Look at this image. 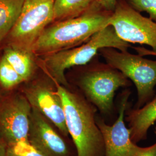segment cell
Instances as JSON below:
<instances>
[{"label": "cell", "instance_id": "21", "mask_svg": "<svg viewBox=\"0 0 156 156\" xmlns=\"http://www.w3.org/2000/svg\"><path fill=\"white\" fill-rule=\"evenodd\" d=\"M8 144L5 141L0 138V156H6Z\"/></svg>", "mask_w": 156, "mask_h": 156}, {"label": "cell", "instance_id": "14", "mask_svg": "<svg viewBox=\"0 0 156 156\" xmlns=\"http://www.w3.org/2000/svg\"><path fill=\"white\" fill-rule=\"evenodd\" d=\"M100 1L55 0V22L79 16L95 6L100 5Z\"/></svg>", "mask_w": 156, "mask_h": 156}, {"label": "cell", "instance_id": "20", "mask_svg": "<svg viewBox=\"0 0 156 156\" xmlns=\"http://www.w3.org/2000/svg\"><path fill=\"white\" fill-rule=\"evenodd\" d=\"M118 0H100L101 7L108 11L113 12L115 9Z\"/></svg>", "mask_w": 156, "mask_h": 156}, {"label": "cell", "instance_id": "18", "mask_svg": "<svg viewBox=\"0 0 156 156\" xmlns=\"http://www.w3.org/2000/svg\"><path fill=\"white\" fill-rule=\"evenodd\" d=\"M133 9L139 12H145L149 18L156 22V0H126Z\"/></svg>", "mask_w": 156, "mask_h": 156}, {"label": "cell", "instance_id": "5", "mask_svg": "<svg viewBox=\"0 0 156 156\" xmlns=\"http://www.w3.org/2000/svg\"><path fill=\"white\" fill-rule=\"evenodd\" d=\"M101 55L107 64L116 69L135 84L138 100L135 108L144 106L155 96L156 60L132 54L127 50L106 48L101 49Z\"/></svg>", "mask_w": 156, "mask_h": 156}, {"label": "cell", "instance_id": "23", "mask_svg": "<svg viewBox=\"0 0 156 156\" xmlns=\"http://www.w3.org/2000/svg\"><path fill=\"white\" fill-rule=\"evenodd\" d=\"M154 133H155V134H156V128H155V131H154Z\"/></svg>", "mask_w": 156, "mask_h": 156}, {"label": "cell", "instance_id": "8", "mask_svg": "<svg viewBox=\"0 0 156 156\" xmlns=\"http://www.w3.org/2000/svg\"><path fill=\"white\" fill-rule=\"evenodd\" d=\"M57 84L46 73L44 78L35 80L26 85L22 90V93L32 108L48 119L64 135L69 137L62 102L57 92Z\"/></svg>", "mask_w": 156, "mask_h": 156}, {"label": "cell", "instance_id": "7", "mask_svg": "<svg viewBox=\"0 0 156 156\" xmlns=\"http://www.w3.org/2000/svg\"><path fill=\"white\" fill-rule=\"evenodd\" d=\"M55 0H24L16 24L8 34L9 45L32 52L41 34L55 22Z\"/></svg>", "mask_w": 156, "mask_h": 156}, {"label": "cell", "instance_id": "12", "mask_svg": "<svg viewBox=\"0 0 156 156\" xmlns=\"http://www.w3.org/2000/svg\"><path fill=\"white\" fill-rule=\"evenodd\" d=\"M126 116L132 140L137 144L146 140L149 129L156 122V95L144 106L127 110Z\"/></svg>", "mask_w": 156, "mask_h": 156}, {"label": "cell", "instance_id": "4", "mask_svg": "<svg viewBox=\"0 0 156 156\" xmlns=\"http://www.w3.org/2000/svg\"><path fill=\"white\" fill-rule=\"evenodd\" d=\"M94 60V59H93ZM92 60L80 67L75 80L78 89L102 114L108 115L113 109L117 90L131 85L123 73L107 63Z\"/></svg>", "mask_w": 156, "mask_h": 156}, {"label": "cell", "instance_id": "2", "mask_svg": "<svg viewBox=\"0 0 156 156\" xmlns=\"http://www.w3.org/2000/svg\"><path fill=\"white\" fill-rule=\"evenodd\" d=\"M66 123L78 156H105L103 137L97 123V109L77 89L57 84Z\"/></svg>", "mask_w": 156, "mask_h": 156}, {"label": "cell", "instance_id": "17", "mask_svg": "<svg viewBox=\"0 0 156 156\" xmlns=\"http://www.w3.org/2000/svg\"><path fill=\"white\" fill-rule=\"evenodd\" d=\"M6 156H44L29 142H19L8 145Z\"/></svg>", "mask_w": 156, "mask_h": 156}, {"label": "cell", "instance_id": "22", "mask_svg": "<svg viewBox=\"0 0 156 156\" xmlns=\"http://www.w3.org/2000/svg\"><path fill=\"white\" fill-rule=\"evenodd\" d=\"M2 99H3V97H2V96L1 95V93H0V102H1V101L2 100Z\"/></svg>", "mask_w": 156, "mask_h": 156}, {"label": "cell", "instance_id": "16", "mask_svg": "<svg viewBox=\"0 0 156 156\" xmlns=\"http://www.w3.org/2000/svg\"><path fill=\"white\" fill-rule=\"evenodd\" d=\"M24 82L22 77L3 56L0 60V84L6 90L15 87Z\"/></svg>", "mask_w": 156, "mask_h": 156}, {"label": "cell", "instance_id": "10", "mask_svg": "<svg viewBox=\"0 0 156 156\" xmlns=\"http://www.w3.org/2000/svg\"><path fill=\"white\" fill-rule=\"evenodd\" d=\"M31 110L22 93L3 98L0 102V138L8 145L28 142Z\"/></svg>", "mask_w": 156, "mask_h": 156}, {"label": "cell", "instance_id": "19", "mask_svg": "<svg viewBox=\"0 0 156 156\" xmlns=\"http://www.w3.org/2000/svg\"><path fill=\"white\" fill-rule=\"evenodd\" d=\"M134 156H156V143L145 147L139 146Z\"/></svg>", "mask_w": 156, "mask_h": 156}, {"label": "cell", "instance_id": "3", "mask_svg": "<svg viewBox=\"0 0 156 156\" xmlns=\"http://www.w3.org/2000/svg\"><path fill=\"white\" fill-rule=\"evenodd\" d=\"M131 45L120 39L109 25L102 28L86 42L69 49L41 56L42 67L46 74L57 83L69 87L66 71L72 67L89 64L100 53L101 49L112 48L127 50Z\"/></svg>", "mask_w": 156, "mask_h": 156}, {"label": "cell", "instance_id": "1", "mask_svg": "<svg viewBox=\"0 0 156 156\" xmlns=\"http://www.w3.org/2000/svg\"><path fill=\"white\" fill-rule=\"evenodd\" d=\"M112 13L98 5L78 16L54 22L35 41L32 52L41 57L82 45L109 26Z\"/></svg>", "mask_w": 156, "mask_h": 156}, {"label": "cell", "instance_id": "15", "mask_svg": "<svg viewBox=\"0 0 156 156\" xmlns=\"http://www.w3.org/2000/svg\"><path fill=\"white\" fill-rule=\"evenodd\" d=\"M24 0H0V41L8 35L16 24Z\"/></svg>", "mask_w": 156, "mask_h": 156}, {"label": "cell", "instance_id": "11", "mask_svg": "<svg viewBox=\"0 0 156 156\" xmlns=\"http://www.w3.org/2000/svg\"><path fill=\"white\" fill-rule=\"evenodd\" d=\"M130 94L129 90L123 91L119 115L112 125L107 124L102 119L97 117V123L104 140L105 156H134L139 147L131 140L130 130L124 122Z\"/></svg>", "mask_w": 156, "mask_h": 156}, {"label": "cell", "instance_id": "6", "mask_svg": "<svg viewBox=\"0 0 156 156\" xmlns=\"http://www.w3.org/2000/svg\"><path fill=\"white\" fill-rule=\"evenodd\" d=\"M109 25L119 37L129 44L147 45L152 50L134 47L142 56H156V22L142 15L126 0H118L112 13Z\"/></svg>", "mask_w": 156, "mask_h": 156}, {"label": "cell", "instance_id": "13", "mask_svg": "<svg viewBox=\"0 0 156 156\" xmlns=\"http://www.w3.org/2000/svg\"><path fill=\"white\" fill-rule=\"evenodd\" d=\"M33 54L31 51L9 45L4 50L3 56L25 82L31 78L35 69Z\"/></svg>", "mask_w": 156, "mask_h": 156}, {"label": "cell", "instance_id": "9", "mask_svg": "<svg viewBox=\"0 0 156 156\" xmlns=\"http://www.w3.org/2000/svg\"><path fill=\"white\" fill-rule=\"evenodd\" d=\"M69 138L62 134L48 119L32 108L28 142L44 156H78L76 147Z\"/></svg>", "mask_w": 156, "mask_h": 156}]
</instances>
